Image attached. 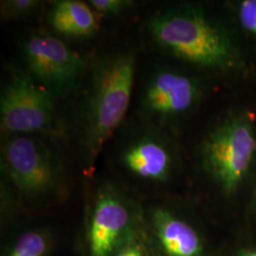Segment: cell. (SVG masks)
I'll use <instances>...</instances> for the list:
<instances>
[{"label": "cell", "instance_id": "obj_1", "mask_svg": "<svg viewBox=\"0 0 256 256\" xmlns=\"http://www.w3.org/2000/svg\"><path fill=\"white\" fill-rule=\"evenodd\" d=\"M137 77L133 48L114 46L90 58L88 72L64 111L68 135L88 171L126 120Z\"/></svg>", "mask_w": 256, "mask_h": 256}, {"label": "cell", "instance_id": "obj_2", "mask_svg": "<svg viewBox=\"0 0 256 256\" xmlns=\"http://www.w3.org/2000/svg\"><path fill=\"white\" fill-rule=\"evenodd\" d=\"M148 37L164 54L202 72L239 66L241 56L228 30L196 4L160 10L146 22Z\"/></svg>", "mask_w": 256, "mask_h": 256}, {"label": "cell", "instance_id": "obj_3", "mask_svg": "<svg viewBox=\"0 0 256 256\" xmlns=\"http://www.w3.org/2000/svg\"><path fill=\"white\" fill-rule=\"evenodd\" d=\"M61 142L41 136L1 137V176L19 202L46 206L66 192V169Z\"/></svg>", "mask_w": 256, "mask_h": 256}, {"label": "cell", "instance_id": "obj_4", "mask_svg": "<svg viewBox=\"0 0 256 256\" xmlns=\"http://www.w3.org/2000/svg\"><path fill=\"white\" fill-rule=\"evenodd\" d=\"M106 149L115 170L140 188L168 182L178 164L171 133L135 117L124 120Z\"/></svg>", "mask_w": 256, "mask_h": 256}, {"label": "cell", "instance_id": "obj_5", "mask_svg": "<svg viewBox=\"0 0 256 256\" xmlns=\"http://www.w3.org/2000/svg\"><path fill=\"white\" fill-rule=\"evenodd\" d=\"M1 137L28 135L68 138L61 102L21 66H12L0 90Z\"/></svg>", "mask_w": 256, "mask_h": 256}, {"label": "cell", "instance_id": "obj_6", "mask_svg": "<svg viewBox=\"0 0 256 256\" xmlns=\"http://www.w3.org/2000/svg\"><path fill=\"white\" fill-rule=\"evenodd\" d=\"M137 81L134 117L169 133L196 110L205 95L198 74L165 63L151 64Z\"/></svg>", "mask_w": 256, "mask_h": 256}, {"label": "cell", "instance_id": "obj_7", "mask_svg": "<svg viewBox=\"0 0 256 256\" xmlns=\"http://www.w3.org/2000/svg\"><path fill=\"white\" fill-rule=\"evenodd\" d=\"M256 158V128L250 117L243 114L210 128L198 146L202 171L226 196L238 192Z\"/></svg>", "mask_w": 256, "mask_h": 256}, {"label": "cell", "instance_id": "obj_8", "mask_svg": "<svg viewBox=\"0 0 256 256\" xmlns=\"http://www.w3.org/2000/svg\"><path fill=\"white\" fill-rule=\"evenodd\" d=\"M21 66L60 102L70 101L88 72L90 58L50 30H38L19 43Z\"/></svg>", "mask_w": 256, "mask_h": 256}, {"label": "cell", "instance_id": "obj_9", "mask_svg": "<svg viewBox=\"0 0 256 256\" xmlns=\"http://www.w3.org/2000/svg\"><path fill=\"white\" fill-rule=\"evenodd\" d=\"M144 220V209L118 185L110 182L99 184L90 206L88 254L113 256Z\"/></svg>", "mask_w": 256, "mask_h": 256}, {"label": "cell", "instance_id": "obj_10", "mask_svg": "<svg viewBox=\"0 0 256 256\" xmlns=\"http://www.w3.org/2000/svg\"><path fill=\"white\" fill-rule=\"evenodd\" d=\"M144 212L160 256H203L204 243L198 230L171 208L153 204Z\"/></svg>", "mask_w": 256, "mask_h": 256}, {"label": "cell", "instance_id": "obj_11", "mask_svg": "<svg viewBox=\"0 0 256 256\" xmlns=\"http://www.w3.org/2000/svg\"><path fill=\"white\" fill-rule=\"evenodd\" d=\"M50 32L61 39L81 40L94 36L99 30V16L86 1L56 0L46 12Z\"/></svg>", "mask_w": 256, "mask_h": 256}, {"label": "cell", "instance_id": "obj_12", "mask_svg": "<svg viewBox=\"0 0 256 256\" xmlns=\"http://www.w3.org/2000/svg\"><path fill=\"white\" fill-rule=\"evenodd\" d=\"M50 244V234L45 230H28L14 239L3 256H46Z\"/></svg>", "mask_w": 256, "mask_h": 256}, {"label": "cell", "instance_id": "obj_13", "mask_svg": "<svg viewBox=\"0 0 256 256\" xmlns=\"http://www.w3.org/2000/svg\"><path fill=\"white\" fill-rule=\"evenodd\" d=\"M43 5L40 0H4L0 4V14L5 20H24L34 16Z\"/></svg>", "mask_w": 256, "mask_h": 256}, {"label": "cell", "instance_id": "obj_14", "mask_svg": "<svg viewBox=\"0 0 256 256\" xmlns=\"http://www.w3.org/2000/svg\"><path fill=\"white\" fill-rule=\"evenodd\" d=\"M86 2L100 18H119L135 5L132 0H88Z\"/></svg>", "mask_w": 256, "mask_h": 256}, {"label": "cell", "instance_id": "obj_15", "mask_svg": "<svg viewBox=\"0 0 256 256\" xmlns=\"http://www.w3.org/2000/svg\"><path fill=\"white\" fill-rule=\"evenodd\" d=\"M140 232L138 226L112 256H148L146 241Z\"/></svg>", "mask_w": 256, "mask_h": 256}, {"label": "cell", "instance_id": "obj_16", "mask_svg": "<svg viewBox=\"0 0 256 256\" xmlns=\"http://www.w3.org/2000/svg\"><path fill=\"white\" fill-rule=\"evenodd\" d=\"M236 14L241 27L256 39V0L240 1Z\"/></svg>", "mask_w": 256, "mask_h": 256}, {"label": "cell", "instance_id": "obj_17", "mask_svg": "<svg viewBox=\"0 0 256 256\" xmlns=\"http://www.w3.org/2000/svg\"><path fill=\"white\" fill-rule=\"evenodd\" d=\"M236 256H256V248H243Z\"/></svg>", "mask_w": 256, "mask_h": 256}, {"label": "cell", "instance_id": "obj_18", "mask_svg": "<svg viewBox=\"0 0 256 256\" xmlns=\"http://www.w3.org/2000/svg\"><path fill=\"white\" fill-rule=\"evenodd\" d=\"M252 204H254V209L256 210V191H254V200H252Z\"/></svg>", "mask_w": 256, "mask_h": 256}]
</instances>
